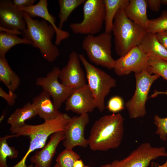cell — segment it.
<instances>
[{
  "label": "cell",
  "instance_id": "cell-18",
  "mask_svg": "<svg viewBox=\"0 0 167 167\" xmlns=\"http://www.w3.org/2000/svg\"><path fill=\"white\" fill-rule=\"evenodd\" d=\"M51 97L47 92L43 90L39 95L33 98L32 103L37 114L44 121L55 118L63 113L56 107Z\"/></svg>",
  "mask_w": 167,
  "mask_h": 167
},
{
  "label": "cell",
  "instance_id": "cell-7",
  "mask_svg": "<svg viewBox=\"0 0 167 167\" xmlns=\"http://www.w3.org/2000/svg\"><path fill=\"white\" fill-rule=\"evenodd\" d=\"M83 19L69 26L76 34L94 35L101 31L105 17L104 0H86L83 7Z\"/></svg>",
  "mask_w": 167,
  "mask_h": 167
},
{
  "label": "cell",
  "instance_id": "cell-8",
  "mask_svg": "<svg viewBox=\"0 0 167 167\" xmlns=\"http://www.w3.org/2000/svg\"><path fill=\"white\" fill-rule=\"evenodd\" d=\"M136 86L134 95L126 106L131 119L143 117L147 113L145 108L149 92L153 83L160 76L149 74L146 70L135 74Z\"/></svg>",
  "mask_w": 167,
  "mask_h": 167
},
{
  "label": "cell",
  "instance_id": "cell-1",
  "mask_svg": "<svg viewBox=\"0 0 167 167\" xmlns=\"http://www.w3.org/2000/svg\"><path fill=\"white\" fill-rule=\"evenodd\" d=\"M124 118L119 113L105 115L95 121L88 139L93 151H107L117 148L123 139Z\"/></svg>",
  "mask_w": 167,
  "mask_h": 167
},
{
  "label": "cell",
  "instance_id": "cell-40",
  "mask_svg": "<svg viewBox=\"0 0 167 167\" xmlns=\"http://www.w3.org/2000/svg\"><path fill=\"white\" fill-rule=\"evenodd\" d=\"M84 167H89L87 166H84Z\"/></svg>",
  "mask_w": 167,
  "mask_h": 167
},
{
  "label": "cell",
  "instance_id": "cell-26",
  "mask_svg": "<svg viewBox=\"0 0 167 167\" xmlns=\"http://www.w3.org/2000/svg\"><path fill=\"white\" fill-rule=\"evenodd\" d=\"M17 135H7L0 138V167H9L6 163L7 158L10 159L16 158L19 151L14 147H10L8 144L7 140L9 138L18 137Z\"/></svg>",
  "mask_w": 167,
  "mask_h": 167
},
{
  "label": "cell",
  "instance_id": "cell-13",
  "mask_svg": "<svg viewBox=\"0 0 167 167\" xmlns=\"http://www.w3.org/2000/svg\"><path fill=\"white\" fill-rule=\"evenodd\" d=\"M89 122L88 113L71 118L63 131V145L66 148L73 149L76 146L86 148L88 139L84 136L85 127Z\"/></svg>",
  "mask_w": 167,
  "mask_h": 167
},
{
  "label": "cell",
  "instance_id": "cell-16",
  "mask_svg": "<svg viewBox=\"0 0 167 167\" xmlns=\"http://www.w3.org/2000/svg\"><path fill=\"white\" fill-rule=\"evenodd\" d=\"M21 11L27 13L32 18L39 17L46 21L54 28L56 32L55 44L59 45L62 41L68 38L69 33L66 31L60 29L55 24V17L50 14L48 8L47 0H40L36 4L27 7L18 8Z\"/></svg>",
  "mask_w": 167,
  "mask_h": 167
},
{
  "label": "cell",
  "instance_id": "cell-30",
  "mask_svg": "<svg viewBox=\"0 0 167 167\" xmlns=\"http://www.w3.org/2000/svg\"><path fill=\"white\" fill-rule=\"evenodd\" d=\"M161 94L167 95V90L161 92ZM154 123L157 128L156 133L159 135L160 138L163 141L167 140V116L164 118L160 117L156 115L154 118ZM155 167H167V160L163 164L160 165L157 164Z\"/></svg>",
  "mask_w": 167,
  "mask_h": 167
},
{
  "label": "cell",
  "instance_id": "cell-14",
  "mask_svg": "<svg viewBox=\"0 0 167 167\" xmlns=\"http://www.w3.org/2000/svg\"><path fill=\"white\" fill-rule=\"evenodd\" d=\"M80 61L76 52L72 51L69 54L67 64L60 70L59 75L61 83L65 86L75 89L86 84Z\"/></svg>",
  "mask_w": 167,
  "mask_h": 167
},
{
  "label": "cell",
  "instance_id": "cell-9",
  "mask_svg": "<svg viewBox=\"0 0 167 167\" xmlns=\"http://www.w3.org/2000/svg\"><path fill=\"white\" fill-rule=\"evenodd\" d=\"M167 156L164 147H154L148 142L143 143L121 160L111 163L113 167H148L151 161L160 157Z\"/></svg>",
  "mask_w": 167,
  "mask_h": 167
},
{
  "label": "cell",
  "instance_id": "cell-12",
  "mask_svg": "<svg viewBox=\"0 0 167 167\" xmlns=\"http://www.w3.org/2000/svg\"><path fill=\"white\" fill-rule=\"evenodd\" d=\"M149 59V56L136 46L115 60L113 69L116 74L119 76L128 75L131 72L140 73L147 70Z\"/></svg>",
  "mask_w": 167,
  "mask_h": 167
},
{
  "label": "cell",
  "instance_id": "cell-21",
  "mask_svg": "<svg viewBox=\"0 0 167 167\" xmlns=\"http://www.w3.org/2000/svg\"><path fill=\"white\" fill-rule=\"evenodd\" d=\"M37 115L32 103L28 102L22 107L16 109L8 118L7 122L11 126L10 129L19 127L25 124V121Z\"/></svg>",
  "mask_w": 167,
  "mask_h": 167
},
{
  "label": "cell",
  "instance_id": "cell-29",
  "mask_svg": "<svg viewBox=\"0 0 167 167\" xmlns=\"http://www.w3.org/2000/svg\"><path fill=\"white\" fill-rule=\"evenodd\" d=\"M80 158V155L72 149L65 148L58 156L56 163L59 167H74L75 162Z\"/></svg>",
  "mask_w": 167,
  "mask_h": 167
},
{
  "label": "cell",
  "instance_id": "cell-6",
  "mask_svg": "<svg viewBox=\"0 0 167 167\" xmlns=\"http://www.w3.org/2000/svg\"><path fill=\"white\" fill-rule=\"evenodd\" d=\"M112 40L111 34L105 32L96 36L88 35L83 41L82 47L91 62L111 69L115 60L112 56Z\"/></svg>",
  "mask_w": 167,
  "mask_h": 167
},
{
  "label": "cell",
  "instance_id": "cell-36",
  "mask_svg": "<svg viewBox=\"0 0 167 167\" xmlns=\"http://www.w3.org/2000/svg\"><path fill=\"white\" fill-rule=\"evenodd\" d=\"M84 163L81 159L77 160L75 162L74 167H84Z\"/></svg>",
  "mask_w": 167,
  "mask_h": 167
},
{
  "label": "cell",
  "instance_id": "cell-25",
  "mask_svg": "<svg viewBox=\"0 0 167 167\" xmlns=\"http://www.w3.org/2000/svg\"><path fill=\"white\" fill-rule=\"evenodd\" d=\"M86 0H59L60 10L58 28L62 29L64 23L67 21L71 13L80 5L84 4Z\"/></svg>",
  "mask_w": 167,
  "mask_h": 167
},
{
  "label": "cell",
  "instance_id": "cell-17",
  "mask_svg": "<svg viewBox=\"0 0 167 167\" xmlns=\"http://www.w3.org/2000/svg\"><path fill=\"white\" fill-rule=\"evenodd\" d=\"M64 139L63 131L55 132L51 135L48 142L41 150L36 152L30 157V161L34 165V167H50L57 148Z\"/></svg>",
  "mask_w": 167,
  "mask_h": 167
},
{
  "label": "cell",
  "instance_id": "cell-33",
  "mask_svg": "<svg viewBox=\"0 0 167 167\" xmlns=\"http://www.w3.org/2000/svg\"><path fill=\"white\" fill-rule=\"evenodd\" d=\"M13 4L17 8L29 7L34 5L36 0H13Z\"/></svg>",
  "mask_w": 167,
  "mask_h": 167
},
{
  "label": "cell",
  "instance_id": "cell-27",
  "mask_svg": "<svg viewBox=\"0 0 167 167\" xmlns=\"http://www.w3.org/2000/svg\"><path fill=\"white\" fill-rule=\"evenodd\" d=\"M145 29L147 32L154 34L167 31V11H163L157 18L149 19Z\"/></svg>",
  "mask_w": 167,
  "mask_h": 167
},
{
  "label": "cell",
  "instance_id": "cell-41",
  "mask_svg": "<svg viewBox=\"0 0 167 167\" xmlns=\"http://www.w3.org/2000/svg\"><path fill=\"white\" fill-rule=\"evenodd\" d=\"M154 163V162L153 163ZM153 163H152V165Z\"/></svg>",
  "mask_w": 167,
  "mask_h": 167
},
{
  "label": "cell",
  "instance_id": "cell-39",
  "mask_svg": "<svg viewBox=\"0 0 167 167\" xmlns=\"http://www.w3.org/2000/svg\"><path fill=\"white\" fill-rule=\"evenodd\" d=\"M54 167H59L58 164L56 163Z\"/></svg>",
  "mask_w": 167,
  "mask_h": 167
},
{
  "label": "cell",
  "instance_id": "cell-34",
  "mask_svg": "<svg viewBox=\"0 0 167 167\" xmlns=\"http://www.w3.org/2000/svg\"><path fill=\"white\" fill-rule=\"evenodd\" d=\"M148 6L152 11L157 12L159 11L161 5V0H147Z\"/></svg>",
  "mask_w": 167,
  "mask_h": 167
},
{
  "label": "cell",
  "instance_id": "cell-35",
  "mask_svg": "<svg viewBox=\"0 0 167 167\" xmlns=\"http://www.w3.org/2000/svg\"><path fill=\"white\" fill-rule=\"evenodd\" d=\"M156 34L159 42L167 50V31L159 32Z\"/></svg>",
  "mask_w": 167,
  "mask_h": 167
},
{
  "label": "cell",
  "instance_id": "cell-19",
  "mask_svg": "<svg viewBox=\"0 0 167 167\" xmlns=\"http://www.w3.org/2000/svg\"><path fill=\"white\" fill-rule=\"evenodd\" d=\"M138 46L149 58H158L167 62V50L159 42L156 34L147 32Z\"/></svg>",
  "mask_w": 167,
  "mask_h": 167
},
{
  "label": "cell",
  "instance_id": "cell-23",
  "mask_svg": "<svg viewBox=\"0 0 167 167\" xmlns=\"http://www.w3.org/2000/svg\"><path fill=\"white\" fill-rule=\"evenodd\" d=\"M105 8V31L111 34L115 15L121 8H124L128 4L129 0H104Z\"/></svg>",
  "mask_w": 167,
  "mask_h": 167
},
{
  "label": "cell",
  "instance_id": "cell-5",
  "mask_svg": "<svg viewBox=\"0 0 167 167\" xmlns=\"http://www.w3.org/2000/svg\"><path fill=\"white\" fill-rule=\"evenodd\" d=\"M79 56L84 68L87 84L94 98L96 108L102 112L105 108V98L111 88L116 86V80L89 62L83 54H79Z\"/></svg>",
  "mask_w": 167,
  "mask_h": 167
},
{
  "label": "cell",
  "instance_id": "cell-2",
  "mask_svg": "<svg viewBox=\"0 0 167 167\" xmlns=\"http://www.w3.org/2000/svg\"><path fill=\"white\" fill-rule=\"evenodd\" d=\"M71 117L67 114L63 113L60 116L53 119L45 121L41 124L32 125L26 123L23 126L10 129L11 132L18 136H28L30 140L28 149L22 159L12 167H33L31 164L27 166L26 161L32 152L42 148L45 144L48 137L53 134L63 131Z\"/></svg>",
  "mask_w": 167,
  "mask_h": 167
},
{
  "label": "cell",
  "instance_id": "cell-38",
  "mask_svg": "<svg viewBox=\"0 0 167 167\" xmlns=\"http://www.w3.org/2000/svg\"><path fill=\"white\" fill-rule=\"evenodd\" d=\"M161 4L164 5H167V0H161Z\"/></svg>",
  "mask_w": 167,
  "mask_h": 167
},
{
  "label": "cell",
  "instance_id": "cell-22",
  "mask_svg": "<svg viewBox=\"0 0 167 167\" xmlns=\"http://www.w3.org/2000/svg\"><path fill=\"white\" fill-rule=\"evenodd\" d=\"M0 80L9 91L13 92L20 84L19 77L10 67L5 57H0Z\"/></svg>",
  "mask_w": 167,
  "mask_h": 167
},
{
  "label": "cell",
  "instance_id": "cell-10",
  "mask_svg": "<svg viewBox=\"0 0 167 167\" xmlns=\"http://www.w3.org/2000/svg\"><path fill=\"white\" fill-rule=\"evenodd\" d=\"M60 71L59 67L54 66L46 76L37 78L36 82V86L41 87L49 93L58 109L60 108L74 90L59 82L58 78Z\"/></svg>",
  "mask_w": 167,
  "mask_h": 167
},
{
  "label": "cell",
  "instance_id": "cell-37",
  "mask_svg": "<svg viewBox=\"0 0 167 167\" xmlns=\"http://www.w3.org/2000/svg\"><path fill=\"white\" fill-rule=\"evenodd\" d=\"M100 167H113L112 163L107 164L101 166Z\"/></svg>",
  "mask_w": 167,
  "mask_h": 167
},
{
  "label": "cell",
  "instance_id": "cell-31",
  "mask_svg": "<svg viewBox=\"0 0 167 167\" xmlns=\"http://www.w3.org/2000/svg\"><path fill=\"white\" fill-rule=\"evenodd\" d=\"M107 108L108 110L113 113H118L124 109L123 99L118 96H114L109 100Z\"/></svg>",
  "mask_w": 167,
  "mask_h": 167
},
{
  "label": "cell",
  "instance_id": "cell-4",
  "mask_svg": "<svg viewBox=\"0 0 167 167\" xmlns=\"http://www.w3.org/2000/svg\"><path fill=\"white\" fill-rule=\"evenodd\" d=\"M123 9H120L116 13L112 31L114 36L115 51L120 57L138 46L147 32L144 28L129 19Z\"/></svg>",
  "mask_w": 167,
  "mask_h": 167
},
{
  "label": "cell",
  "instance_id": "cell-15",
  "mask_svg": "<svg viewBox=\"0 0 167 167\" xmlns=\"http://www.w3.org/2000/svg\"><path fill=\"white\" fill-rule=\"evenodd\" d=\"M96 108L94 98L87 84L74 89L65 102V109L82 114L92 112Z\"/></svg>",
  "mask_w": 167,
  "mask_h": 167
},
{
  "label": "cell",
  "instance_id": "cell-24",
  "mask_svg": "<svg viewBox=\"0 0 167 167\" xmlns=\"http://www.w3.org/2000/svg\"><path fill=\"white\" fill-rule=\"evenodd\" d=\"M19 44H32L30 41L23 38L0 31V57H5L11 48Z\"/></svg>",
  "mask_w": 167,
  "mask_h": 167
},
{
  "label": "cell",
  "instance_id": "cell-32",
  "mask_svg": "<svg viewBox=\"0 0 167 167\" xmlns=\"http://www.w3.org/2000/svg\"><path fill=\"white\" fill-rule=\"evenodd\" d=\"M0 96L5 99L9 106H11L15 104L17 95L14 92L10 91L9 90L8 92H6L0 87Z\"/></svg>",
  "mask_w": 167,
  "mask_h": 167
},
{
  "label": "cell",
  "instance_id": "cell-20",
  "mask_svg": "<svg viewBox=\"0 0 167 167\" xmlns=\"http://www.w3.org/2000/svg\"><path fill=\"white\" fill-rule=\"evenodd\" d=\"M147 6L146 0H130L128 5L123 9L129 19L145 29L149 20L147 13Z\"/></svg>",
  "mask_w": 167,
  "mask_h": 167
},
{
  "label": "cell",
  "instance_id": "cell-11",
  "mask_svg": "<svg viewBox=\"0 0 167 167\" xmlns=\"http://www.w3.org/2000/svg\"><path fill=\"white\" fill-rule=\"evenodd\" d=\"M23 12L11 0L0 1V31L15 35L21 34L26 28Z\"/></svg>",
  "mask_w": 167,
  "mask_h": 167
},
{
  "label": "cell",
  "instance_id": "cell-3",
  "mask_svg": "<svg viewBox=\"0 0 167 167\" xmlns=\"http://www.w3.org/2000/svg\"><path fill=\"white\" fill-rule=\"evenodd\" d=\"M23 16L26 28L21 32L23 38L39 49L44 59L49 62H54L60 55L58 48L52 42L56 34L54 28L44 19H33L24 12H23Z\"/></svg>",
  "mask_w": 167,
  "mask_h": 167
},
{
  "label": "cell",
  "instance_id": "cell-28",
  "mask_svg": "<svg viewBox=\"0 0 167 167\" xmlns=\"http://www.w3.org/2000/svg\"><path fill=\"white\" fill-rule=\"evenodd\" d=\"M150 74L159 75L167 80V62L159 58H150L147 69Z\"/></svg>",
  "mask_w": 167,
  "mask_h": 167
}]
</instances>
